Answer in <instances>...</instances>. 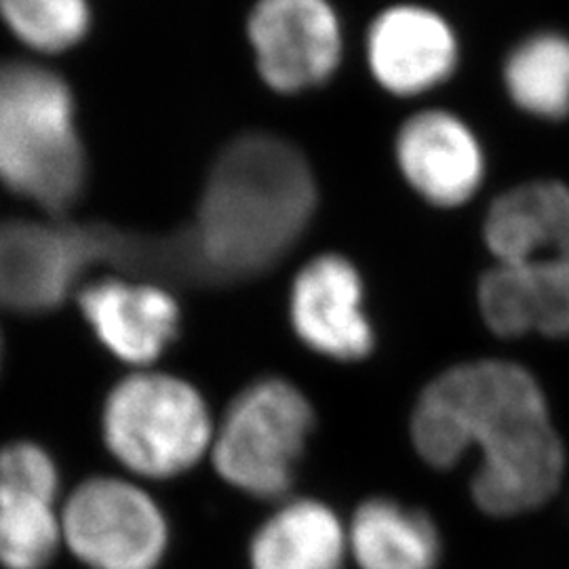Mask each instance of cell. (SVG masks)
I'll return each mask as SVG.
<instances>
[{
    "label": "cell",
    "instance_id": "cell-14",
    "mask_svg": "<svg viewBox=\"0 0 569 569\" xmlns=\"http://www.w3.org/2000/svg\"><path fill=\"white\" fill-rule=\"evenodd\" d=\"M348 549L359 569H437L441 536L425 510L371 498L352 517Z\"/></svg>",
    "mask_w": 569,
    "mask_h": 569
},
{
    "label": "cell",
    "instance_id": "cell-9",
    "mask_svg": "<svg viewBox=\"0 0 569 569\" xmlns=\"http://www.w3.org/2000/svg\"><path fill=\"white\" fill-rule=\"evenodd\" d=\"M93 266L82 222H0V306L18 312H44L77 291Z\"/></svg>",
    "mask_w": 569,
    "mask_h": 569
},
{
    "label": "cell",
    "instance_id": "cell-19",
    "mask_svg": "<svg viewBox=\"0 0 569 569\" xmlns=\"http://www.w3.org/2000/svg\"><path fill=\"white\" fill-rule=\"evenodd\" d=\"M60 468L34 441H11L0 448V493H30L60 500Z\"/></svg>",
    "mask_w": 569,
    "mask_h": 569
},
{
    "label": "cell",
    "instance_id": "cell-7",
    "mask_svg": "<svg viewBox=\"0 0 569 569\" xmlns=\"http://www.w3.org/2000/svg\"><path fill=\"white\" fill-rule=\"evenodd\" d=\"M61 538L89 569H157L169 547V526L140 486L98 475L61 502Z\"/></svg>",
    "mask_w": 569,
    "mask_h": 569
},
{
    "label": "cell",
    "instance_id": "cell-8",
    "mask_svg": "<svg viewBox=\"0 0 569 569\" xmlns=\"http://www.w3.org/2000/svg\"><path fill=\"white\" fill-rule=\"evenodd\" d=\"M247 37L262 81L277 93L323 84L342 60V28L327 0H260Z\"/></svg>",
    "mask_w": 569,
    "mask_h": 569
},
{
    "label": "cell",
    "instance_id": "cell-4",
    "mask_svg": "<svg viewBox=\"0 0 569 569\" xmlns=\"http://www.w3.org/2000/svg\"><path fill=\"white\" fill-rule=\"evenodd\" d=\"M201 392L171 373L138 369L110 388L102 407L106 449L142 479H171L213 443Z\"/></svg>",
    "mask_w": 569,
    "mask_h": 569
},
{
    "label": "cell",
    "instance_id": "cell-11",
    "mask_svg": "<svg viewBox=\"0 0 569 569\" xmlns=\"http://www.w3.org/2000/svg\"><path fill=\"white\" fill-rule=\"evenodd\" d=\"M77 300L96 340L127 366L148 369L178 340L180 305L161 284L108 277L82 284Z\"/></svg>",
    "mask_w": 569,
    "mask_h": 569
},
{
    "label": "cell",
    "instance_id": "cell-10",
    "mask_svg": "<svg viewBox=\"0 0 569 569\" xmlns=\"http://www.w3.org/2000/svg\"><path fill=\"white\" fill-rule=\"evenodd\" d=\"M289 319L296 336L326 359L361 361L376 346L363 279L345 256H317L298 272L289 293Z\"/></svg>",
    "mask_w": 569,
    "mask_h": 569
},
{
    "label": "cell",
    "instance_id": "cell-12",
    "mask_svg": "<svg viewBox=\"0 0 569 569\" xmlns=\"http://www.w3.org/2000/svg\"><path fill=\"white\" fill-rule=\"evenodd\" d=\"M397 164L407 183L435 207H458L486 178L483 148L467 122L446 110H427L399 129Z\"/></svg>",
    "mask_w": 569,
    "mask_h": 569
},
{
    "label": "cell",
    "instance_id": "cell-1",
    "mask_svg": "<svg viewBox=\"0 0 569 569\" xmlns=\"http://www.w3.org/2000/svg\"><path fill=\"white\" fill-rule=\"evenodd\" d=\"M411 441L430 467L453 468L481 453L470 493L491 517L540 509L561 488L566 448L547 395L523 366L470 361L435 378L411 416Z\"/></svg>",
    "mask_w": 569,
    "mask_h": 569
},
{
    "label": "cell",
    "instance_id": "cell-5",
    "mask_svg": "<svg viewBox=\"0 0 569 569\" xmlns=\"http://www.w3.org/2000/svg\"><path fill=\"white\" fill-rule=\"evenodd\" d=\"M483 237L496 264L521 284L533 333L569 336V188L533 180L498 197L486 216Z\"/></svg>",
    "mask_w": 569,
    "mask_h": 569
},
{
    "label": "cell",
    "instance_id": "cell-3",
    "mask_svg": "<svg viewBox=\"0 0 569 569\" xmlns=\"http://www.w3.org/2000/svg\"><path fill=\"white\" fill-rule=\"evenodd\" d=\"M0 183L68 218L87 186V154L70 84L49 68L0 60Z\"/></svg>",
    "mask_w": 569,
    "mask_h": 569
},
{
    "label": "cell",
    "instance_id": "cell-13",
    "mask_svg": "<svg viewBox=\"0 0 569 569\" xmlns=\"http://www.w3.org/2000/svg\"><path fill=\"white\" fill-rule=\"evenodd\" d=\"M367 61L373 79L395 96H420L448 81L458 63V41L435 11L401 4L371 23Z\"/></svg>",
    "mask_w": 569,
    "mask_h": 569
},
{
    "label": "cell",
    "instance_id": "cell-2",
    "mask_svg": "<svg viewBox=\"0 0 569 569\" xmlns=\"http://www.w3.org/2000/svg\"><path fill=\"white\" fill-rule=\"evenodd\" d=\"M315 207V176L293 143L262 131L232 140L211 164L188 228L203 281L247 279L279 264Z\"/></svg>",
    "mask_w": 569,
    "mask_h": 569
},
{
    "label": "cell",
    "instance_id": "cell-16",
    "mask_svg": "<svg viewBox=\"0 0 569 569\" xmlns=\"http://www.w3.org/2000/svg\"><path fill=\"white\" fill-rule=\"evenodd\" d=\"M505 87L512 103L529 117H569V37L545 30L515 44L505 63Z\"/></svg>",
    "mask_w": 569,
    "mask_h": 569
},
{
    "label": "cell",
    "instance_id": "cell-18",
    "mask_svg": "<svg viewBox=\"0 0 569 569\" xmlns=\"http://www.w3.org/2000/svg\"><path fill=\"white\" fill-rule=\"evenodd\" d=\"M0 20L39 53H61L89 34V0H0Z\"/></svg>",
    "mask_w": 569,
    "mask_h": 569
},
{
    "label": "cell",
    "instance_id": "cell-6",
    "mask_svg": "<svg viewBox=\"0 0 569 569\" xmlns=\"http://www.w3.org/2000/svg\"><path fill=\"white\" fill-rule=\"evenodd\" d=\"M315 428L305 392L283 378L244 388L213 432V465L232 488L262 500L284 496Z\"/></svg>",
    "mask_w": 569,
    "mask_h": 569
},
{
    "label": "cell",
    "instance_id": "cell-17",
    "mask_svg": "<svg viewBox=\"0 0 569 569\" xmlns=\"http://www.w3.org/2000/svg\"><path fill=\"white\" fill-rule=\"evenodd\" d=\"M63 547L60 500L0 493V566L44 569Z\"/></svg>",
    "mask_w": 569,
    "mask_h": 569
},
{
    "label": "cell",
    "instance_id": "cell-20",
    "mask_svg": "<svg viewBox=\"0 0 569 569\" xmlns=\"http://www.w3.org/2000/svg\"><path fill=\"white\" fill-rule=\"evenodd\" d=\"M2 357H4V340H2V331H0V367H2Z\"/></svg>",
    "mask_w": 569,
    "mask_h": 569
},
{
    "label": "cell",
    "instance_id": "cell-15",
    "mask_svg": "<svg viewBox=\"0 0 569 569\" xmlns=\"http://www.w3.org/2000/svg\"><path fill=\"white\" fill-rule=\"evenodd\" d=\"M348 536L333 510L317 500H293L256 531L251 569H342Z\"/></svg>",
    "mask_w": 569,
    "mask_h": 569
}]
</instances>
